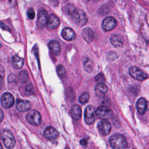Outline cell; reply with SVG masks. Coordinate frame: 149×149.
I'll list each match as a JSON object with an SVG mask.
<instances>
[{"label":"cell","mask_w":149,"mask_h":149,"mask_svg":"<svg viewBox=\"0 0 149 149\" xmlns=\"http://www.w3.org/2000/svg\"><path fill=\"white\" fill-rule=\"evenodd\" d=\"M111 147L114 149H123L127 147L125 137L120 134H114L109 139Z\"/></svg>","instance_id":"cell-1"},{"label":"cell","mask_w":149,"mask_h":149,"mask_svg":"<svg viewBox=\"0 0 149 149\" xmlns=\"http://www.w3.org/2000/svg\"><path fill=\"white\" fill-rule=\"evenodd\" d=\"M1 139L4 146L8 149H11L15 145V139L10 130L4 129L1 132Z\"/></svg>","instance_id":"cell-2"},{"label":"cell","mask_w":149,"mask_h":149,"mask_svg":"<svg viewBox=\"0 0 149 149\" xmlns=\"http://www.w3.org/2000/svg\"><path fill=\"white\" fill-rule=\"evenodd\" d=\"M71 18L72 22L79 26H84L87 22V17L84 12L79 9H76L72 14Z\"/></svg>","instance_id":"cell-3"},{"label":"cell","mask_w":149,"mask_h":149,"mask_svg":"<svg viewBox=\"0 0 149 149\" xmlns=\"http://www.w3.org/2000/svg\"><path fill=\"white\" fill-rule=\"evenodd\" d=\"M27 121L31 125L37 126L41 123V114L36 110H31L26 116Z\"/></svg>","instance_id":"cell-4"},{"label":"cell","mask_w":149,"mask_h":149,"mask_svg":"<svg viewBox=\"0 0 149 149\" xmlns=\"http://www.w3.org/2000/svg\"><path fill=\"white\" fill-rule=\"evenodd\" d=\"M129 74L133 79L139 81H143L148 78L147 74L136 66H132L129 69Z\"/></svg>","instance_id":"cell-5"},{"label":"cell","mask_w":149,"mask_h":149,"mask_svg":"<svg viewBox=\"0 0 149 149\" xmlns=\"http://www.w3.org/2000/svg\"><path fill=\"white\" fill-rule=\"evenodd\" d=\"M96 116L102 120L109 119L112 115V110L106 106H100L95 110Z\"/></svg>","instance_id":"cell-6"},{"label":"cell","mask_w":149,"mask_h":149,"mask_svg":"<svg viewBox=\"0 0 149 149\" xmlns=\"http://www.w3.org/2000/svg\"><path fill=\"white\" fill-rule=\"evenodd\" d=\"M48 17V14L45 10L41 9L38 12L37 19V26L39 29H42L44 27L47 23Z\"/></svg>","instance_id":"cell-7"},{"label":"cell","mask_w":149,"mask_h":149,"mask_svg":"<svg viewBox=\"0 0 149 149\" xmlns=\"http://www.w3.org/2000/svg\"><path fill=\"white\" fill-rule=\"evenodd\" d=\"M97 128L100 134L103 136H105L111 132V125L107 120H102L98 122Z\"/></svg>","instance_id":"cell-8"},{"label":"cell","mask_w":149,"mask_h":149,"mask_svg":"<svg viewBox=\"0 0 149 149\" xmlns=\"http://www.w3.org/2000/svg\"><path fill=\"white\" fill-rule=\"evenodd\" d=\"M95 110L93 106L88 105L84 111V120L87 124L92 125L95 121Z\"/></svg>","instance_id":"cell-9"},{"label":"cell","mask_w":149,"mask_h":149,"mask_svg":"<svg viewBox=\"0 0 149 149\" xmlns=\"http://www.w3.org/2000/svg\"><path fill=\"white\" fill-rule=\"evenodd\" d=\"M116 19L112 16L105 18L102 23V27L105 31H109L113 29L116 26Z\"/></svg>","instance_id":"cell-10"},{"label":"cell","mask_w":149,"mask_h":149,"mask_svg":"<svg viewBox=\"0 0 149 149\" xmlns=\"http://www.w3.org/2000/svg\"><path fill=\"white\" fill-rule=\"evenodd\" d=\"M1 102L3 107L5 108H9L13 105L15 100L11 94L9 93H5L1 97Z\"/></svg>","instance_id":"cell-11"},{"label":"cell","mask_w":149,"mask_h":149,"mask_svg":"<svg viewBox=\"0 0 149 149\" xmlns=\"http://www.w3.org/2000/svg\"><path fill=\"white\" fill-rule=\"evenodd\" d=\"M43 135L47 139L54 140L57 139V137L59 136V133L54 127L48 126L45 129Z\"/></svg>","instance_id":"cell-12"},{"label":"cell","mask_w":149,"mask_h":149,"mask_svg":"<svg viewBox=\"0 0 149 149\" xmlns=\"http://www.w3.org/2000/svg\"><path fill=\"white\" fill-rule=\"evenodd\" d=\"M59 23L60 20L58 17L54 14H51L48 17L46 26L48 30H54L58 27Z\"/></svg>","instance_id":"cell-13"},{"label":"cell","mask_w":149,"mask_h":149,"mask_svg":"<svg viewBox=\"0 0 149 149\" xmlns=\"http://www.w3.org/2000/svg\"><path fill=\"white\" fill-rule=\"evenodd\" d=\"M31 107V103L27 100L17 99L16 108L20 112H25L29 110Z\"/></svg>","instance_id":"cell-14"},{"label":"cell","mask_w":149,"mask_h":149,"mask_svg":"<svg viewBox=\"0 0 149 149\" xmlns=\"http://www.w3.org/2000/svg\"><path fill=\"white\" fill-rule=\"evenodd\" d=\"M136 105L138 112L141 115H143L147 108V102L145 98H140L137 101Z\"/></svg>","instance_id":"cell-15"},{"label":"cell","mask_w":149,"mask_h":149,"mask_svg":"<svg viewBox=\"0 0 149 149\" xmlns=\"http://www.w3.org/2000/svg\"><path fill=\"white\" fill-rule=\"evenodd\" d=\"M62 36L67 41H72L76 38L74 31L70 28H65L62 31Z\"/></svg>","instance_id":"cell-16"},{"label":"cell","mask_w":149,"mask_h":149,"mask_svg":"<svg viewBox=\"0 0 149 149\" xmlns=\"http://www.w3.org/2000/svg\"><path fill=\"white\" fill-rule=\"evenodd\" d=\"M50 51L55 55H58L61 51V47L59 42L56 40L51 41L48 44Z\"/></svg>","instance_id":"cell-17"},{"label":"cell","mask_w":149,"mask_h":149,"mask_svg":"<svg viewBox=\"0 0 149 149\" xmlns=\"http://www.w3.org/2000/svg\"><path fill=\"white\" fill-rule=\"evenodd\" d=\"M70 112L73 119L74 120H79L81 116V108L80 106L77 104H75L72 106Z\"/></svg>","instance_id":"cell-18"},{"label":"cell","mask_w":149,"mask_h":149,"mask_svg":"<svg viewBox=\"0 0 149 149\" xmlns=\"http://www.w3.org/2000/svg\"><path fill=\"white\" fill-rule=\"evenodd\" d=\"M110 41L114 47H120L123 45V38L120 35L113 34L111 37Z\"/></svg>","instance_id":"cell-19"},{"label":"cell","mask_w":149,"mask_h":149,"mask_svg":"<svg viewBox=\"0 0 149 149\" xmlns=\"http://www.w3.org/2000/svg\"><path fill=\"white\" fill-rule=\"evenodd\" d=\"M82 37L87 42H91L94 38V33L92 30L89 27L84 29L81 33Z\"/></svg>","instance_id":"cell-20"},{"label":"cell","mask_w":149,"mask_h":149,"mask_svg":"<svg viewBox=\"0 0 149 149\" xmlns=\"http://www.w3.org/2000/svg\"><path fill=\"white\" fill-rule=\"evenodd\" d=\"M107 87L104 83H98L95 87V92L97 96L102 97L107 92Z\"/></svg>","instance_id":"cell-21"},{"label":"cell","mask_w":149,"mask_h":149,"mask_svg":"<svg viewBox=\"0 0 149 149\" xmlns=\"http://www.w3.org/2000/svg\"><path fill=\"white\" fill-rule=\"evenodd\" d=\"M12 63L13 66L16 69H21L24 63V60L22 58L16 55L13 56L12 59Z\"/></svg>","instance_id":"cell-22"},{"label":"cell","mask_w":149,"mask_h":149,"mask_svg":"<svg viewBox=\"0 0 149 149\" xmlns=\"http://www.w3.org/2000/svg\"><path fill=\"white\" fill-rule=\"evenodd\" d=\"M18 80L22 83H26L29 80L28 72L26 70H22L18 75Z\"/></svg>","instance_id":"cell-23"},{"label":"cell","mask_w":149,"mask_h":149,"mask_svg":"<svg viewBox=\"0 0 149 149\" xmlns=\"http://www.w3.org/2000/svg\"><path fill=\"white\" fill-rule=\"evenodd\" d=\"M56 72L61 78H63L66 76V70L62 65H59L56 68Z\"/></svg>","instance_id":"cell-24"},{"label":"cell","mask_w":149,"mask_h":149,"mask_svg":"<svg viewBox=\"0 0 149 149\" xmlns=\"http://www.w3.org/2000/svg\"><path fill=\"white\" fill-rule=\"evenodd\" d=\"M89 100V94L87 93H83L79 98L80 102L81 104H86Z\"/></svg>","instance_id":"cell-25"},{"label":"cell","mask_w":149,"mask_h":149,"mask_svg":"<svg viewBox=\"0 0 149 149\" xmlns=\"http://www.w3.org/2000/svg\"><path fill=\"white\" fill-rule=\"evenodd\" d=\"M65 10L66 13L68 15L71 16L72 14V13L74 12V10H76V8H75V7H74L73 5H72V4H68V5H67L66 6Z\"/></svg>","instance_id":"cell-26"},{"label":"cell","mask_w":149,"mask_h":149,"mask_svg":"<svg viewBox=\"0 0 149 149\" xmlns=\"http://www.w3.org/2000/svg\"><path fill=\"white\" fill-rule=\"evenodd\" d=\"M95 79L98 83H104L105 82L104 76L103 75V74L101 73H100L98 75H97Z\"/></svg>","instance_id":"cell-27"},{"label":"cell","mask_w":149,"mask_h":149,"mask_svg":"<svg viewBox=\"0 0 149 149\" xmlns=\"http://www.w3.org/2000/svg\"><path fill=\"white\" fill-rule=\"evenodd\" d=\"M25 90L29 94H33L34 93V87H33V86L31 84L26 86V87L25 88Z\"/></svg>","instance_id":"cell-28"},{"label":"cell","mask_w":149,"mask_h":149,"mask_svg":"<svg viewBox=\"0 0 149 149\" xmlns=\"http://www.w3.org/2000/svg\"><path fill=\"white\" fill-rule=\"evenodd\" d=\"M27 16L29 19H33L35 17V12L32 8H30L27 11Z\"/></svg>","instance_id":"cell-29"},{"label":"cell","mask_w":149,"mask_h":149,"mask_svg":"<svg viewBox=\"0 0 149 149\" xmlns=\"http://www.w3.org/2000/svg\"><path fill=\"white\" fill-rule=\"evenodd\" d=\"M5 77V70L0 65V81H3Z\"/></svg>","instance_id":"cell-30"},{"label":"cell","mask_w":149,"mask_h":149,"mask_svg":"<svg viewBox=\"0 0 149 149\" xmlns=\"http://www.w3.org/2000/svg\"><path fill=\"white\" fill-rule=\"evenodd\" d=\"M80 144H81V145H82L83 146L85 147V146H87V142L86 140H85V139H82V140H80Z\"/></svg>","instance_id":"cell-31"},{"label":"cell","mask_w":149,"mask_h":149,"mask_svg":"<svg viewBox=\"0 0 149 149\" xmlns=\"http://www.w3.org/2000/svg\"><path fill=\"white\" fill-rule=\"evenodd\" d=\"M3 119V113L2 109L0 108V122L2 121Z\"/></svg>","instance_id":"cell-32"},{"label":"cell","mask_w":149,"mask_h":149,"mask_svg":"<svg viewBox=\"0 0 149 149\" xmlns=\"http://www.w3.org/2000/svg\"><path fill=\"white\" fill-rule=\"evenodd\" d=\"M3 86V81H0V90L2 88Z\"/></svg>","instance_id":"cell-33"},{"label":"cell","mask_w":149,"mask_h":149,"mask_svg":"<svg viewBox=\"0 0 149 149\" xmlns=\"http://www.w3.org/2000/svg\"><path fill=\"white\" fill-rule=\"evenodd\" d=\"M0 149H3V147H2V144H1V143H0Z\"/></svg>","instance_id":"cell-34"},{"label":"cell","mask_w":149,"mask_h":149,"mask_svg":"<svg viewBox=\"0 0 149 149\" xmlns=\"http://www.w3.org/2000/svg\"><path fill=\"white\" fill-rule=\"evenodd\" d=\"M65 149H70V148H69V147H66Z\"/></svg>","instance_id":"cell-35"},{"label":"cell","mask_w":149,"mask_h":149,"mask_svg":"<svg viewBox=\"0 0 149 149\" xmlns=\"http://www.w3.org/2000/svg\"><path fill=\"white\" fill-rule=\"evenodd\" d=\"M133 149H135V148H133Z\"/></svg>","instance_id":"cell-36"}]
</instances>
